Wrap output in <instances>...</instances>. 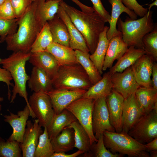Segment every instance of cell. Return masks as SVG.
<instances>
[{
	"mask_svg": "<svg viewBox=\"0 0 157 157\" xmlns=\"http://www.w3.org/2000/svg\"><path fill=\"white\" fill-rule=\"evenodd\" d=\"M151 76L152 88L157 90V64L156 62H154L153 63Z\"/></svg>",
	"mask_w": 157,
	"mask_h": 157,
	"instance_id": "45",
	"label": "cell"
},
{
	"mask_svg": "<svg viewBox=\"0 0 157 157\" xmlns=\"http://www.w3.org/2000/svg\"><path fill=\"white\" fill-rule=\"evenodd\" d=\"M27 82L28 88L33 92H46L53 88L50 77L43 70L37 67H33Z\"/></svg>",
	"mask_w": 157,
	"mask_h": 157,
	"instance_id": "23",
	"label": "cell"
},
{
	"mask_svg": "<svg viewBox=\"0 0 157 157\" xmlns=\"http://www.w3.org/2000/svg\"><path fill=\"white\" fill-rule=\"evenodd\" d=\"M154 62L150 56L145 54L131 66L136 81L140 86L152 88L151 76Z\"/></svg>",
	"mask_w": 157,
	"mask_h": 157,
	"instance_id": "17",
	"label": "cell"
},
{
	"mask_svg": "<svg viewBox=\"0 0 157 157\" xmlns=\"http://www.w3.org/2000/svg\"><path fill=\"white\" fill-rule=\"evenodd\" d=\"M53 42L69 47V37L67 28L63 21L57 14L47 22Z\"/></svg>",
	"mask_w": 157,
	"mask_h": 157,
	"instance_id": "30",
	"label": "cell"
},
{
	"mask_svg": "<svg viewBox=\"0 0 157 157\" xmlns=\"http://www.w3.org/2000/svg\"><path fill=\"white\" fill-rule=\"evenodd\" d=\"M56 14L63 21L67 28L69 37V47L74 50L89 53V50L82 35L60 5Z\"/></svg>",
	"mask_w": 157,
	"mask_h": 157,
	"instance_id": "19",
	"label": "cell"
},
{
	"mask_svg": "<svg viewBox=\"0 0 157 157\" xmlns=\"http://www.w3.org/2000/svg\"><path fill=\"white\" fill-rule=\"evenodd\" d=\"M113 89L125 99L133 93L140 86L136 82L131 67L122 72H116L111 74Z\"/></svg>",
	"mask_w": 157,
	"mask_h": 157,
	"instance_id": "12",
	"label": "cell"
},
{
	"mask_svg": "<svg viewBox=\"0 0 157 157\" xmlns=\"http://www.w3.org/2000/svg\"><path fill=\"white\" fill-rule=\"evenodd\" d=\"M86 90L53 88L45 92L49 97L55 114L61 113L72 103L81 97Z\"/></svg>",
	"mask_w": 157,
	"mask_h": 157,
	"instance_id": "14",
	"label": "cell"
},
{
	"mask_svg": "<svg viewBox=\"0 0 157 157\" xmlns=\"http://www.w3.org/2000/svg\"><path fill=\"white\" fill-rule=\"evenodd\" d=\"M16 18H19L25 13L34 0H10Z\"/></svg>",
	"mask_w": 157,
	"mask_h": 157,
	"instance_id": "40",
	"label": "cell"
},
{
	"mask_svg": "<svg viewBox=\"0 0 157 157\" xmlns=\"http://www.w3.org/2000/svg\"><path fill=\"white\" fill-rule=\"evenodd\" d=\"M28 60L34 66L43 70L52 81L57 76L60 65L50 53L46 51L31 53Z\"/></svg>",
	"mask_w": 157,
	"mask_h": 157,
	"instance_id": "16",
	"label": "cell"
},
{
	"mask_svg": "<svg viewBox=\"0 0 157 157\" xmlns=\"http://www.w3.org/2000/svg\"><path fill=\"white\" fill-rule=\"evenodd\" d=\"M124 5L131 10L133 11L137 16L142 17L146 15L148 10L140 4L137 0H121Z\"/></svg>",
	"mask_w": 157,
	"mask_h": 157,
	"instance_id": "41",
	"label": "cell"
},
{
	"mask_svg": "<svg viewBox=\"0 0 157 157\" xmlns=\"http://www.w3.org/2000/svg\"><path fill=\"white\" fill-rule=\"evenodd\" d=\"M150 157H157V151H151L149 152Z\"/></svg>",
	"mask_w": 157,
	"mask_h": 157,
	"instance_id": "50",
	"label": "cell"
},
{
	"mask_svg": "<svg viewBox=\"0 0 157 157\" xmlns=\"http://www.w3.org/2000/svg\"><path fill=\"white\" fill-rule=\"evenodd\" d=\"M8 111L9 115H3L4 121L9 124L13 129L12 133L7 140L21 143L29 117L34 119L35 118L27 105L23 110L18 111L17 114Z\"/></svg>",
	"mask_w": 157,
	"mask_h": 157,
	"instance_id": "11",
	"label": "cell"
},
{
	"mask_svg": "<svg viewBox=\"0 0 157 157\" xmlns=\"http://www.w3.org/2000/svg\"><path fill=\"white\" fill-rule=\"evenodd\" d=\"M145 145L149 152L151 151H157V138L145 144Z\"/></svg>",
	"mask_w": 157,
	"mask_h": 157,
	"instance_id": "48",
	"label": "cell"
},
{
	"mask_svg": "<svg viewBox=\"0 0 157 157\" xmlns=\"http://www.w3.org/2000/svg\"><path fill=\"white\" fill-rule=\"evenodd\" d=\"M6 0H0V6Z\"/></svg>",
	"mask_w": 157,
	"mask_h": 157,
	"instance_id": "52",
	"label": "cell"
},
{
	"mask_svg": "<svg viewBox=\"0 0 157 157\" xmlns=\"http://www.w3.org/2000/svg\"><path fill=\"white\" fill-rule=\"evenodd\" d=\"M60 5L67 14L72 22L82 35L91 54L94 51L101 33L106 23L97 13H86L68 4L63 0Z\"/></svg>",
	"mask_w": 157,
	"mask_h": 157,
	"instance_id": "2",
	"label": "cell"
},
{
	"mask_svg": "<svg viewBox=\"0 0 157 157\" xmlns=\"http://www.w3.org/2000/svg\"><path fill=\"white\" fill-rule=\"evenodd\" d=\"M136 99L143 115L157 109V90L140 86L135 92Z\"/></svg>",
	"mask_w": 157,
	"mask_h": 157,
	"instance_id": "22",
	"label": "cell"
},
{
	"mask_svg": "<svg viewBox=\"0 0 157 157\" xmlns=\"http://www.w3.org/2000/svg\"><path fill=\"white\" fill-rule=\"evenodd\" d=\"M97 142L90 145V151L85 157H122L123 155L117 153L113 154L105 147L102 134Z\"/></svg>",
	"mask_w": 157,
	"mask_h": 157,
	"instance_id": "36",
	"label": "cell"
},
{
	"mask_svg": "<svg viewBox=\"0 0 157 157\" xmlns=\"http://www.w3.org/2000/svg\"><path fill=\"white\" fill-rule=\"evenodd\" d=\"M124 99L122 95L113 89L106 97L110 122L116 132H120L122 130V117Z\"/></svg>",
	"mask_w": 157,
	"mask_h": 157,
	"instance_id": "15",
	"label": "cell"
},
{
	"mask_svg": "<svg viewBox=\"0 0 157 157\" xmlns=\"http://www.w3.org/2000/svg\"><path fill=\"white\" fill-rule=\"evenodd\" d=\"M77 60L83 67L93 85L102 78L94 64L90 58V54L81 51L75 50Z\"/></svg>",
	"mask_w": 157,
	"mask_h": 157,
	"instance_id": "33",
	"label": "cell"
},
{
	"mask_svg": "<svg viewBox=\"0 0 157 157\" xmlns=\"http://www.w3.org/2000/svg\"><path fill=\"white\" fill-rule=\"evenodd\" d=\"M145 54L150 56L154 61L157 60V26L156 23L153 30L147 33L143 39Z\"/></svg>",
	"mask_w": 157,
	"mask_h": 157,
	"instance_id": "37",
	"label": "cell"
},
{
	"mask_svg": "<svg viewBox=\"0 0 157 157\" xmlns=\"http://www.w3.org/2000/svg\"><path fill=\"white\" fill-rule=\"evenodd\" d=\"M142 115L137 101L135 93L124 99L122 117V131L128 133Z\"/></svg>",
	"mask_w": 157,
	"mask_h": 157,
	"instance_id": "18",
	"label": "cell"
},
{
	"mask_svg": "<svg viewBox=\"0 0 157 157\" xmlns=\"http://www.w3.org/2000/svg\"><path fill=\"white\" fill-rule=\"evenodd\" d=\"M53 42V38L48 22L38 34L31 48V53L45 51Z\"/></svg>",
	"mask_w": 157,
	"mask_h": 157,
	"instance_id": "34",
	"label": "cell"
},
{
	"mask_svg": "<svg viewBox=\"0 0 157 157\" xmlns=\"http://www.w3.org/2000/svg\"><path fill=\"white\" fill-rule=\"evenodd\" d=\"M20 143L16 140H5L0 136V157H21Z\"/></svg>",
	"mask_w": 157,
	"mask_h": 157,
	"instance_id": "38",
	"label": "cell"
},
{
	"mask_svg": "<svg viewBox=\"0 0 157 157\" xmlns=\"http://www.w3.org/2000/svg\"><path fill=\"white\" fill-rule=\"evenodd\" d=\"M38 0L33 2L18 18V27L15 33L7 35L5 40L7 50L31 52L32 45L42 27L36 16Z\"/></svg>",
	"mask_w": 157,
	"mask_h": 157,
	"instance_id": "1",
	"label": "cell"
},
{
	"mask_svg": "<svg viewBox=\"0 0 157 157\" xmlns=\"http://www.w3.org/2000/svg\"><path fill=\"white\" fill-rule=\"evenodd\" d=\"M92 125L93 133L97 140L105 131L115 132L110 122L106 97L95 100L92 111Z\"/></svg>",
	"mask_w": 157,
	"mask_h": 157,
	"instance_id": "10",
	"label": "cell"
},
{
	"mask_svg": "<svg viewBox=\"0 0 157 157\" xmlns=\"http://www.w3.org/2000/svg\"><path fill=\"white\" fill-rule=\"evenodd\" d=\"M34 0V1H35L36 0Z\"/></svg>",
	"mask_w": 157,
	"mask_h": 157,
	"instance_id": "54",
	"label": "cell"
},
{
	"mask_svg": "<svg viewBox=\"0 0 157 157\" xmlns=\"http://www.w3.org/2000/svg\"><path fill=\"white\" fill-rule=\"evenodd\" d=\"M95 101L93 99L81 97L73 102L65 108L74 115L86 131L90 138V145L98 141L94 136L92 125Z\"/></svg>",
	"mask_w": 157,
	"mask_h": 157,
	"instance_id": "7",
	"label": "cell"
},
{
	"mask_svg": "<svg viewBox=\"0 0 157 157\" xmlns=\"http://www.w3.org/2000/svg\"><path fill=\"white\" fill-rule=\"evenodd\" d=\"M111 76V74L109 71L105 73L99 81L86 91L82 97L95 100L106 98L110 94L113 89Z\"/></svg>",
	"mask_w": 157,
	"mask_h": 157,
	"instance_id": "25",
	"label": "cell"
},
{
	"mask_svg": "<svg viewBox=\"0 0 157 157\" xmlns=\"http://www.w3.org/2000/svg\"><path fill=\"white\" fill-rule=\"evenodd\" d=\"M4 100V98L3 97L0 96V111L2 110V105L1 103Z\"/></svg>",
	"mask_w": 157,
	"mask_h": 157,
	"instance_id": "51",
	"label": "cell"
},
{
	"mask_svg": "<svg viewBox=\"0 0 157 157\" xmlns=\"http://www.w3.org/2000/svg\"><path fill=\"white\" fill-rule=\"evenodd\" d=\"M51 140L54 152H68L74 147V131L72 128L66 127Z\"/></svg>",
	"mask_w": 157,
	"mask_h": 157,
	"instance_id": "29",
	"label": "cell"
},
{
	"mask_svg": "<svg viewBox=\"0 0 157 157\" xmlns=\"http://www.w3.org/2000/svg\"><path fill=\"white\" fill-rule=\"evenodd\" d=\"M83 154V152L78 150L77 151L70 154L65 153V152H55L51 157H76Z\"/></svg>",
	"mask_w": 157,
	"mask_h": 157,
	"instance_id": "46",
	"label": "cell"
},
{
	"mask_svg": "<svg viewBox=\"0 0 157 157\" xmlns=\"http://www.w3.org/2000/svg\"><path fill=\"white\" fill-rule=\"evenodd\" d=\"M112 6L111 14L109 29L107 33V37L109 40L115 36L121 34V32L117 29L116 25L119 16L122 13H126L131 19H137V16L132 11L126 7L121 0H108Z\"/></svg>",
	"mask_w": 157,
	"mask_h": 157,
	"instance_id": "20",
	"label": "cell"
},
{
	"mask_svg": "<svg viewBox=\"0 0 157 157\" xmlns=\"http://www.w3.org/2000/svg\"><path fill=\"white\" fill-rule=\"evenodd\" d=\"M80 8L81 11L86 13L92 12L94 11L92 7L87 6L78 0H71Z\"/></svg>",
	"mask_w": 157,
	"mask_h": 157,
	"instance_id": "47",
	"label": "cell"
},
{
	"mask_svg": "<svg viewBox=\"0 0 157 157\" xmlns=\"http://www.w3.org/2000/svg\"><path fill=\"white\" fill-rule=\"evenodd\" d=\"M106 147L113 154L129 157H149L145 144L140 143L127 133L104 131L103 133Z\"/></svg>",
	"mask_w": 157,
	"mask_h": 157,
	"instance_id": "5",
	"label": "cell"
},
{
	"mask_svg": "<svg viewBox=\"0 0 157 157\" xmlns=\"http://www.w3.org/2000/svg\"><path fill=\"white\" fill-rule=\"evenodd\" d=\"M41 127L37 119L33 123L27 120L22 141L19 144L22 157H34L40 136L43 132Z\"/></svg>",
	"mask_w": 157,
	"mask_h": 157,
	"instance_id": "13",
	"label": "cell"
},
{
	"mask_svg": "<svg viewBox=\"0 0 157 157\" xmlns=\"http://www.w3.org/2000/svg\"><path fill=\"white\" fill-rule=\"evenodd\" d=\"M1 38H0V43H1Z\"/></svg>",
	"mask_w": 157,
	"mask_h": 157,
	"instance_id": "53",
	"label": "cell"
},
{
	"mask_svg": "<svg viewBox=\"0 0 157 157\" xmlns=\"http://www.w3.org/2000/svg\"><path fill=\"white\" fill-rule=\"evenodd\" d=\"M148 6L149 7L148 8V10H150L151 9V8L153 6H157V0H155L154 2L152 3L148 4Z\"/></svg>",
	"mask_w": 157,
	"mask_h": 157,
	"instance_id": "49",
	"label": "cell"
},
{
	"mask_svg": "<svg viewBox=\"0 0 157 157\" xmlns=\"http://www.w3.org/2000/svg\"><path fill=\"white\" fill-rule=\"evenodd\" d=\"M0 17L8 20L16 18L10 0H6L0 6Z\"/></svg>",
	"mask_w": 157,
	"mask_h": 157,
	"instance_id": "42",
	"label": "cell"
},
{
	"mask_svg": "<svg viewBox=\"0 0 157 157\" xmlns=\"http://www.w3.org/2000/svg\"><path fill=\"white\" fill-rule=\"evenodd\" d=\"M76 120L74 115L66 109L58 114H55L50 124L47 128L50 139L51 140L57 135L65 128Z\"/></svg>",
	"mask_w": 157,
	"mask_h": 157,
	"instance_id": "26",
	"label": "cell"
},
{
	"mask_svg": "<svg viewBox=\"0 0 157 157\" xmlns=\"http://www.w3.org/2000/svg\"><path fill=\"white\" fill-rule=\"evenodd\" d=\"M152 11L148 10L147 14L138 19L127 17L124 21L119 18L117 23L122 39L128 47L144 50V37L154 29L155 24L152 18Z\"/></svg>",
	"mask_w": 157,
	"mask_h": 157,
	"instance_id": "4",
	"label": "cell"
},
{
	"mask_svg": "<svg viewBox=\"0 0 157 157\" xmlns=\"http://www.w3.org/2000/svg\"><path fill=\"white\" fill-rule=\"evenodd\" d=\"M18 18L8 20L0 17V37L2 43L8 35L15 33L18 27Z\"/></svg>",
	"mask_w": 157,
	"mask_h": 157,
	"instance_id": "39",
	"label": "cell"
},
{
	"mask_svg": "<svg viewBox=\"0 0 157 157\" xmlns=\"http://www.w3.org/2000/svg\"><path fill=\"white\" fill-rule=\"evenodd\" d=\"M93 5L94 11L99 14L105 22H108L110 18L109 13L104 7L101 0H90Z\"/></svg>",
	"mask_w": 157,
	"mask_h": 157,
	"instance_id": "43",
	"label": "cell"
},
{
	"mask_svg": "<svg viewBox=\"0 0 157 157\" xmlns=\"http://www.w3.org/2000/svg\"><path fill=\"white\" fill-rule=\"evenodd\" d=\"M63 0H38L37 18L43 27L45 24L56 15L60 3Z\"/></svg>",
	"mask_w": 157,
	"mask_h": 157,
	"instance_id": "28",
	"label": "cell"
},
{
	"mask_svg": "<svg viewBox=\"0 0 157 157\" xmlns=\"http://www.w3.org/2000/svg\"><path fill=\"white\" fill-rule=\"evenodd\" d=\"M109 28L108 26H105L104 30L99 35L94 51L90 55V59L101 75L103 73L104 62L109 41L107 37Z\"/></svg>",
	"mask_w": 157,
	"mask_h": 157,
	"instance_id": "31",
	"label": "cell"
},
{
	"mask_svg": "<svg viewBox=\"0 0 157 157\" xmlns=\"http://www.w3.org/2000/svg\"><path fill=\"white\" fill-rule=\"evenodd\" d=\"M145 54L144 49L136 48L134 46H130L115 65L110 68L109 71L111 74L116 72H122L131 66Z\"/></svg>",
	"mask_w": 157,
	"mask_h": 157,
	"instance_id": "27",
	"label": "cell"
},
{
	"mask_svg": "<svg viewBox=\"0 0 157 157\" xmlns=\"http://www.w3.org/2000/svg\"><path fill=\"white\" fill-rule=\"evenodd\" d=\"M139 142L145 144L157 138V109L142 115L128 132Z\"/></svg>",
	"mask_w": 157,
	"mask_h": 157,
	"instance_id": "8",
	"label": "cell"
},
{
	"mask_svg": "<svg viewBox=\"0 0 157 157\" xmlns=\"http://www.w3.org/2000/svg\"><path fill=\"white\" fill-rule=\"evenodd\" d=\"M28 101L40 125L44 128L48 127L55 114L49 96L43 91L33 92L30 96Z\"/></svg>",
	"mask_w": 157,
	"mask_h": 157,
	"instance_id": "9",
	"label": "cell"
},
{
	"mask_svg": "<svg viewBox=\"0 0 157 157\" xmlns=\"http://www.w3.org/2000/svg\"><path fill=\"white\" fill-rule=\"evenodd\" d=\"M67 127L73 129L74 131V147L82 151L85 157L90 151L91 145L90 138L86 131L77 120Z\"/></svg>",
	"mask_w": 157,
	"mask_h": 157,
	"instance_id": "32",
	"label": "cell"
},
{
	"mask_svg": "<svg viewBox=\"0 0 157 157\" xmlns=\"http://www.w3.org/2000/svg\"><path fill=\"white\" fill-rule=\"evenodd\" d=\"M45 51L53 55L60 66L79 64L76 59L75 50L69 47L53 42Z\"/></svg>",
	"mask_w": 157,
	"mask_h": 157,
	"instance_id": "24",
	"label": "cell"
},
{
	"mask_svg": "<svg viewBox=\"0 0 157 157\" xmlns=\"http://www.w3.org/2000/svg\"><path fill=\"white\" fill-rule=\"evenodd\" d=\"M13 80L12 77L10 72L7 70L0 66V81L5 83L8 88V98L10 100L11 95V91L10 90V86H13L14 85L11 82Z\"/></svg>",
	"mask_w": 157,
	"mask_h": 157,
	"instance_id": "44",
	"label": "cell"
},
{
	"mask_svg": "<svg viewBox=\"0 0 157 157\" xmlns=\"http://www.w3.org/2000/svg\"><path fill=\"white\" fill-rule=\"evenodd\" d=\"M128 48V46L123 40L121 34L114 36L110 40L104 62L103 71L110 68L114 62L115 60H118Z\"/></svg>",
	"mask_w": 157,
	"mask_h": 157,
	"instance_id": "21",
	"label": "cell"
},
{
	"mask_svg": "<svg viewBox=\"0 0 157 157\" xmlns=\"http://www.w3.org/2000/svg\"><path fill=\"white\" fill-rule=\"evenodd\" d=\"M54 153L51 140L48 136L47 127H45L40 136L34 157H51Z\"/></svg>",
	"mask_w": 157,
	"mask_h": 157,
	"instance_id": "35",
	"label": "cell"
},
{
	"mask_svg": "<svg viewBox=\"0 0 157 157\" xmlns=\"http://www.w3.org/2000/svg\"><path fill=\"white\" fill-rule=\"evenodd\" d=\"M52 83L53 88L70 90H87L93 85L80 64L60 66Z\"/></svg>",
	"mask_w": 157,
	"mask_h": 157,
	"instance_id": "6",
	"label": "cell"
},
{
	"mask_svg": "<svg viewBox=\"0 0 157 157\" xmlns=\"http://www.w3.org/2000/svg\"><path fill=\"white\" fill-rule=\"evenodd\" d=\"M31 53L22 51L13 52L8 57L0 58V64L2 67L8 71L10 74L14 85L12 90L10 102L13 103L17 94L23 98L34 114L30 107L26 88V83L29 76L27 74L25 69L26 62L28 60Z\"/></svg>",
	"mask_w": 157,
	"mask_h": 157,
	"instance_id": "3",
	"label": "cell"
}]
</instances>
